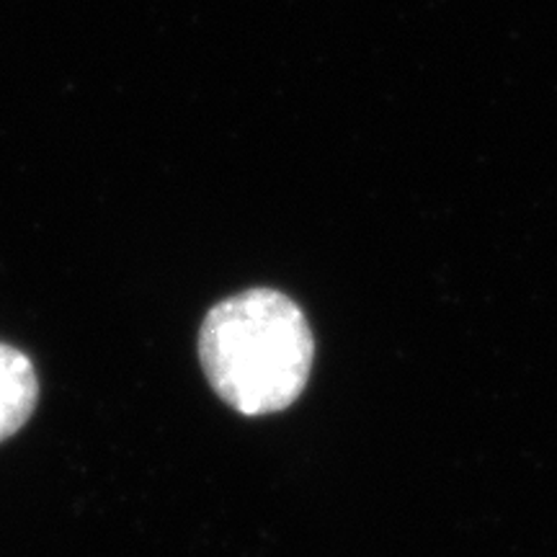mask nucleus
Listing matches in <instances>:
<instances>
[{"label": "nucleus", "instance_id": "nucleus-1", "mask_svg": "<svg viewBox=\"0 0 557 557\" xmlns=\"http://www.w3.org/2000/svg\"><path fill=\"white\" fill-rule=\"evenodd\" d=\"M199 359L230 408L269 416L289 408L308 387L315 338L295 299L276 289H246L207 312Z\"/></svg>", "mask_w": 557, "mask_h": 557}, {"label": "nucleus", "instance_id": "nucleus-2", "mask_svg": "<svg viewBox=\"0 0 557 557\" xmlns=\"http://www.w3.org/2000/svg\"><path fill=\"white\" fill-rule=\"evenodd\" d=\"M39 400L37 369L24 351L0 344V442L29 421Z\"/></svg>", "mask_w": 557, "mask_h": 557}]
</instances>
